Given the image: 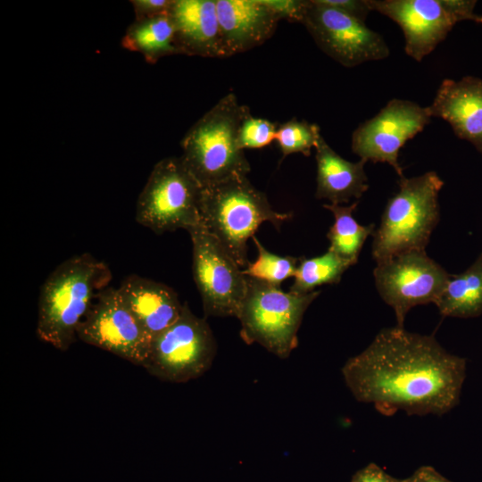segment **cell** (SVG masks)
I'll return each mask as SVG.
<instances>
[{
    "instance_id": "obj_1",
    "label": "cell",
    "mask_w": 482,
    "mask_h": 482,
    "mask_svg": "<svg viewBox=\"0 0 482 482\" xmlns=\"http://www.w3.org/2000/svg\"><path fill=\"white\" fill-rule=\"evenodd\" d=\"M354 398L385 415H443L453 409L466 377V360L444 349L433 336L404 328L380 330L342 368Z\"/></svg>"
},
{
    "instance_id": "obj_2",
    "label": "cell",
    "mask_w": 482,
    "mask_h": 482,
    "mask_svg": "<svg viewBox=\"0 0 482 482\" xmlns=\"http://www.w3.org/2000/svg\"><path fill=\"white\" fill-rule=\"evenodd\" d=\"M112 279L109 267L89 253L60 263L40 288L37 335L54 348L66 351L100 291Z\"/></svg>"
},
{
    "instance_id": "obj_3",
    "label": "cell",
    "mask_w": 482,
    "mask_h": 482,
    "mask_svg": "<svg viewBox=\"0 0 482 482\" xmlns=\"http://www.w3.org/2000/svg\"><path fill=\"white\" fill-rule=\"evenodd\" d=\"M200 213L203 227L212 235L240 266H247V240L259 226L269 221L278 229L291 218L274 211L266 195L246 175H236L202 187Z\"/></svg>"
},
{
    "instance_id": "obj_4",
    "label": "cell",
    "mask_w": 482,
    "mask_h": 482,
    "mask_svg": "<svg viewBox=\"0 0 482 482\" xmlns=\"http://www.w3.org/2000/svg\"><path fill=\"white\" fill-rule=\"evenodd\" d=\"M249 113L248 106L239 104L230 92L182 138L179 158L201 187L250 171V164L237 143L240 124Z\"/></svg>"
},
{
    "instance_id": "obj_5",
    "label": "cell",
    "mask_w": 482,
    "mask_h": 482,
    "mask_svg": "<svg viewBox=\"0 0 482 482\" xmlns=\"http://www.w3.org/2000/svg\"><path fill=\"white\" fill-rule=\"evenodd\" d=\"M444 181L435 171L401 177L374 232L372 256L377 263L413 250H425L439 220L438 194Z\"/></svg>"
},
{
    "instance_id": "obj_6",
    "label": "cell",
    "mask_w": 482,
    "mask_h": 482,
    "mask_svg": "<svg viewBox=\"0 0 482 482\" xmlns=\"http://www.w3.org/2000/svg\"><path fill=\"white\" fill-rule=\"evenodd\" d=\"M237 319L240 336L248 345L258 343L279 358H287L298 345L303 316L320 291L284 292L280 287L247 277Z\"/></svg>"
},
{
    "instance_id": "obj_7",
    "label": "cell",
    "mask_w": 482,
    "mask_h": 482,
    "mask_svg": "<svg viewBox=\"0 0 482 482\" xmlns=\"http://www.w3.org/2000/svg\"><path fill=\"white\" fill-rule=\"evenodd\" d=\"M202 187L179 157L159 161L138 195L136 220L156 234L202 225Z\"/></svg>"
},
{
    "instance_id": "obj_8",
    "label": "cell",
    "mask_w": 482,
    "mask_h": 482,
    "mask_svg": "<svg viewBox=\"0 0 482 482\" xmlns=\"http://www.w3.org/2000/svg\"><path fill=\"white\" fill-rule=\"evenodd\" d=\"M216 349L206 320L195 316L185 303L179 319L152 340L143 368L164 381L187 382L211 367Z\"/></svg>"
},
{
    "instance_id": "obj_9",
    "label": "cell",
    "mask_w": 482,
    "mask_h": 482,
    "mask_svg": "<svg viewBox=\"0 0 482 482\" xmlns=\"http://www.w3.org/2000/svg\"><path fill=\"white\" fill-rule=\"evenodd\" d=\"M476 1L369 0L376 11L396 22L403 30L404 51L417 62L428 55L461 21L482 23L474 13Z\"/></svg>"
},
{
    "instance_id": "obj_10",
    "label": "cell",
    "mask_w": 482,
    "mask_h": 482,
    "mask_svg": "<svg viewBox=\"0 0 482 482\" xmlns=\"http://www.w3.org/2000/svg\"><path fill=\"white\" fill-rule=\"evenodd\" d=\"M373 274L379 295L395 312L398 328H403L405 316L412 307L436 303L450 277L425 250L403 253L380 262Z\"/></svg>"
},
{
    "instance_id": "obj_11",
    "label": "cell",
    "mask_w": 482,
    "mask_h": 482,
    "mask_svg": "<svg viewBox=\"0 0 482 482\" xmlns=\"http://www.w3.org/2000/svg\"><path fill=\"white\" fill-rule=\"evenodd\" d=\"M187 232L192 242L193 277L205 316L237 317L246 293V276L203 225Z\"/></svg>"
},
{
    "instance_id": "obj_12",
    "label": "cell",
    "mask_w": 482,
    "mask_h": 482,
    "mask_svg": "<svg viewBox=\"0 0 482 482\" xmlns=\"http://www.w3.org/2000/svg\"><path fill=\"white\" fill-rule=\"evenodd\" d=\"M302 24L318 47L341 65L352 68L389 55V48L380 34L345 12L310 0Z\"/></svg>"
},
{
    "instance_id": "obj_13",
    "label": "cell",
    "mask_w": 482,
    "mask_h": 482,
    "mask_svg": "<svg viewBox=\"0 0 482 482\" xmlns=\"http://www.w3.org/2000/svg\"><path fill=\"white\" fill-rule=\"evenodd\" d=\"M77 337L142 367L152 343L113 287L98 293L78 328Z\"/></svg>"
},
{
    "instance_id": "obj_14",
    "label": "cell",
    "mask_w": 482,
    "mask_h": 482,
    "mask_svg": "<svg viewBox=\"0 0 482 482\" xmlns=\"http://www.w3.org/2000/svg\"><path fill=\"white\" fill-rule=\"evenodd\" d=\"M428 107L394 98L373 118L359 125L352 136V150L366 162H386L399 177H403L399 163L400 149L430 122Z\"/></svg>"
},
{
    "instance_id": "obj_15",
    "label": "cell",
    "mask_w": 482,
    "mask_h": 482,
    "mask_svg": "<svg viewBox=\"0 0 482 482\" xmlns=\"http://www.w3.org/2000/svg\"><path fill=\"white\" fill-rule=\"evenodd\" d=\"M431 117L446 120L454 134L482 154V79L466 76L444 79L431 105Z\"/></svg>"
},
{
    "instance_id": "obj_16",
    "label": "cell",
    "mask_w": 482,
    "mask_h": 482,
    "mask_svg": "<svg viewBox=\"0 0 482 482\" xmlns=\"http://www.w3.org/2000/svg\"><path fill=\"white\" fill-rule=\"evenodd\" d=\"M226 57L263 44L279 20L262 0H216Z\"/></svg>"
},
{
    "instance_id": "obj_17",
    "label": "cell",
    "mask_w": 482,
    "mask_h": 482,
    "mask_svg": "<svg viewBox=\"0 0 482 482\" xmlns=\"http://www.w3.org/2000/svg\"><path fill=\"white\" fill-rule=\"evenodd\" d=\"M169 13L180 54L226 57L216 0H173Z\"/></svg>"
},
{
    "instance_id": "obj_18",
    "label": "cell",
    "mask_w": 482,
    "mask_h": 482,
    "mask_svg": "<svg viewBox=\"0 0 482 482\" xmlns=\"http://www.w3.org/2000/svg\"><path fill=\"white\" fill-rule=\"evenodd\" d=\"M117 290L152 340L172 325L183 309L172 288L136 274L125 278Z\"/></svg>"
},
{
    "instance_id": "obj_19",
    "label": "cell",
    "mask_w": 482,
    "mask_h": 482,
    "mask_svg": "<svg viewBox=\"0 0 482 482\" xmlns=\"http://www.w3.org/2000/svg\"><path fill=\"white\" fill-rule=\"evenodd\" d=\"M317 162V188L315 196L330 204L348 203L359 199L369 188L364 170L365 160L350 162L341 157L322 136L315 146Z\"/></svg>"
},
{
    "instance_id": "obj_20",
    "label": "cell",
    "mask_w": 482,
    "mask_h": 482,
    "mask_svg": "<svg viewBox=\"0 0 482 482\" xmlns=\"http://www.w3.org/2000/svg\"><path fill=\"white\" fill-rule=\"evenodd\" d=\"M122 46L141 54L146 62L180 54L176 42V31L169 12L135 20L121 40Z\"/></svg>"
},
{
    "instance_id": "obj_21",
    "label": "cell",
    "mask_w": 482,
    "mask_h": 482,
    "mask_svg": "<svg viewBox=\"0 0 482 482\" xmlns=\"http://www.w3.org/2000/svg\"><path fill=\"white\" fill-rule=\"evenodd\" d=\"M435 304L443 316L474 318L482 314V253L464 272L450 274Z\"/></svg>"
},
{
    "instance_id": "obj_22",
    "label": "cell",
    "mask_w": 482,
    "mask_h": 482,
    "mask_svg": "<svg viewBox=\"0 0 482 482\" xmlns=\"http://www.w3.org/2000/svg\"><path fill=\"white\" fill-rule=\"evenodd\" d=\"M357 205V201L346 206L334 204L323 205L334 215V223L327 234L330 243L328 250L353 265L357 262L366 239L375 232L374 224L363 226L354 219L353 212Z\"/></svg>"
},
{
    "instance_id": "obj_23",
    "label": "cell",
    "mask_w": 482,
    "mask_h": 482,
    "mask_svg": "<svg viewBox=\"0 0 482 482\" xmlns=\"http://www.w3.org/2000/svg\"><path fill=\"white\" fill-rule=\"evenodd\" d=\"M352 265L330 250L317 257L299 258L295 280L289 291L308 294L321 285L337 284Z\"/></svg>"
},
{
    "instance_id": "obj_24",
    "label": "cell",
    "mask_w": 482,
    "mask_h": 482,
    "mask_svg": "<svg viewBox=\"0 0 482 482\" xmlns=\"http://www.w3.org/2000/svg\"><path fill=\"white\" fill-rule=\"evenodd\" d=\"M258 250V257L249 262L243 273L250 278L280 287L288 278L295 277L299 258L280 256L268 251L255 236L252 237Z\"/></svg>"
},
{
    "instance_id": "obj_25",
    "label": "cell",
    "mask_w": 482,
    "mask_h": 482,
    "mask_svg": "<svg viewBox=\"0 0 482 482\" xmlns=\"http://www.w3.org/2000/svg\"><path fill=\"white\" fill-rule=\"evenodd\" d=\"M320 136L317 124L293 118L278 126L275 140L283 157L295 153L309 156Z\"/></svg>"
},
{
    "instance_id": "obj_26",
    "label": "cell",
    "mask_w": 482,
    "mask_h": 482,
    "mask_svg": "<svg viewBox=\"0 0 482 482\" xmlns=\"http://www.w3.org/2000/svg\"><path fill=\"white\" fill-rule=\"evenodd\" d=\"M278 125L269 120L254 118L251 112L242 120L237 136L240 149H257L275 140Z\"/></svg>"
},
{
    "instance_id": "obj_27",
    "label": "cell",
    "mask_w": 482,
    "mask_h": 482,
    "mask_svg": "<svg viewBox=\"0 0 482 482\" xmlns=\"http://www.w3.org/2000/svg\"><path fill=\"white\" fill-rule=\"evenodd\" d=\"M278 20L302 23L310 0H262Z\"/></svg>"
},
{
    "instance_id": "obj_28",
    "label": "cell",
    "mask_w": 482,
    "mask_h": 482,
    "mask_svg": "<svg viewBox=\"0 0 482 482\" xmlns=\"http://www.w3.org/2000/svg\"><path fill=\"white\" fill-rule=\"evenodd\" d=\"M323 4L364 21L371 12L369 0H320Z\"/></svg>"
},
{
    "instance_id": "obj_29",
    "label": "cell",
    "mask_w": 482,
    "mask_h": 482,
    "mask_svg": "<svg viewBox=\"0 0 482 482\" xmlns=\"http://www.w3.org/2000/svg\"><path fill=\"white\" fill-rule=\"evenodd\" d=\"M173 0H133L136 20L169 12Z\"/></svg>"
},
{
    "instance_id": "obj_30",
    "label": "cell",
    "mask_w": 482,
    "mask_h": 482,
    "mask_svg": "<svg viewBox=\"0 0 482 482\" xmlns=\"http://www.w3.org/2000/svg\"><path fill=\"white\" fill-rule=\"evenodd\" d=\"M351 482H403L386 473L377 464L370 462L353 476Z\"/></svg>"
},
{
    "instance_id": "obj_31",
    "label": "cell",
    "mask_w": 482,
    "mask_h": 482,
    "mask_svg": "<svg viewBox=\"0 0 482 482\" xmlns=\"http://www.w3.org/2000/svg\"><path fill=\"white\" fill-rule=\"evenodd\" d=\"M403 482H453L441 475L431 466H421L410 477L403 478Z\"/></svg>"
}]
</instances>
